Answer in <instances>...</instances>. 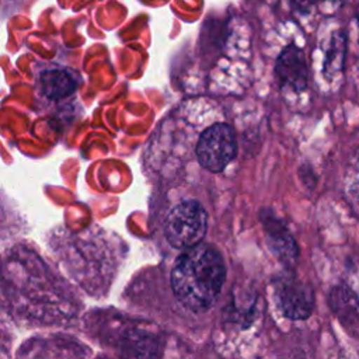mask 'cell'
<instances>
[{
	"label": "cell",
	"instance_id": "1",
	"mask_svg": "<svg viewBox=\"0 0 359 359\" xmlns=\"http://www.w3.org/2000/svg\"><path fill=\"white\" fill-rule=\"evenodd\" d=\"M224 273L223 259L215 248L195 245L177 259L171 272V285L177 299L185 307L202 311L216 300Z\"/></svg>",
	"mask_w": 359,
	"mask_h": 359
},
{
	"label": "cell",
	"instance_id": "2",
	"mask_svg": "<svg viewBox=\"0 0 359 359\" xmlns=\"http://www.w3.org/2000/svg\"><path fill=\"white\" fill-rule=\"evenodd\" d=\"M208 216L203 206L196 201L178 203L167 216L165 237L175 248H192L206 233Z\"/></svg>",
	"mask_w": 359,
	"mask_h": 359
},
{
	"label": "cell",
	"instance_id": "3",
	"mask_svg": "<svg viewBox=\"0 0 359 359\" xmlns=\"http://www.w3.org/2000/svg\"><path fill=\"white\" fill-rule=\"evenodd\" d=\"M237 142L233 129L227 123L209 126L196 143V157L199 164L212 171H223L236 157Z\"/></svg>",
	"mask_w": 359,
	"mask_h": 359
},
{
	"label": "cell",
	"instance_id": "4",
	"mask_svg": "<svg viewBox=\"0 0 359 359\" xmlns=\"http://www.w3.org/2000/svg\"><path fill=\"white\" fill-rule=\"evenodd\" d=\"M275 73L282 86L296 91L304 90L307 86V62L303 50L294 45L286 46L276 60Z\"/></svg>",
	"mask_w": 359,
	"mask_h": 359
},
{
	"label": "cell",
	"instance_id": "5",
	"mask_svg": "<svg viewBox=\"0 0 359 359\" xmlns=\"http://www.w3.org/2000/svg\"><path fill=\"white\" fill-rule=\"evenodd\" d=\"M279 307L290 318H306L313 309L311 292L294 280H283L278 287Z\"/></svg>",
	"mask_w": 359,
	"mask_h": 359
},
{
	"label": "cell",
	"instance_id": "6",
	"mask_svg": "<svg viewBox=\"0 0 359 359\" xmlns=\"http://www.w3.org/2000/svg\"><path fill=\"white\" fill-rule=\"evenodd\" d=\"M41 86L45 95L50 100H60L76 90V81L66 70H46L41 76Z\"/></svg>",
	"mask_w": 359,
	"mask_h": 359
},
{
	"label": "cell",
	"instance_id": "7",
	"mask_svg": "<svg viewBox=\"0 0 359 359\" xmlns=\"http://www.w3.org/2000/svg\"><path fill=\"white\" fill-rule=\"evenodd\" d=\"M356 20H358V25H359V8H358V13H356Z\"/></svg>",
	"mask_w": 359,
	"mask_h": 359
}]
</instances>
